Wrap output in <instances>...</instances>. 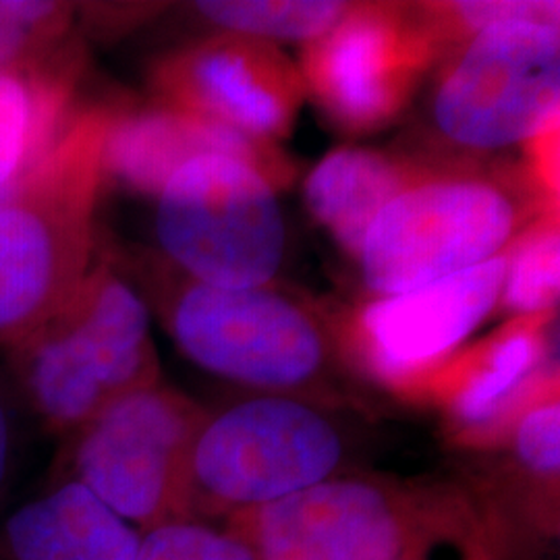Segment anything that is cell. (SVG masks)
<instances>
[{
	"label": "cell",
	"mask_w": 560,
	"mask_h": 560,
	"mask_svg": "<svg viewBox=\"0 0 560 560\" xmlns=\"http://www.w3.org/2000/svg\"><path fill=\"white\" fill-rule=\"evenodd\" d=\"M222 525L258 560H499L457 483L340 474Z\"/></svg>",
	"instance_id": "obj_1"
},
{
	"label": "cell",
	"mask_w": 560,
	"mask_h": 560,
	"mask_svg": "<svg viewBox=\"0 0 560 560\" xmlns=\"http://www.w3.org/2000/svg\"><path fill=\"white\" fill-rule=\"evenodd\" d=\"M115 110L73 113L57 141L0 198V347L52 318L92 268L104 143Z\"/></svg>",
	"instance_id": "obj_2"
},
{
	"label": "cell",
	"mask_w": 560,
	"mask_h": 560,
	"mask_svg": "<svg viewBox=\"0 0 560 560\" xmlns=\"http://www.w3.org/2000/svg\"><path fill=\"white\" fill-rule=\"evenodd\" d=\"M11 355L34 411L71 436L115 400L161 382L148 303L108 264H92L69 301Z\"/></svg>",
	"instance_id": "obj_3"
},
{
	"label": "cell",
	"mask_w": 560,
	"mask_h": 560,
	"mask_svg": "<svg viewBox=\"0 0 560 560\" xmlns=\"http://www.w3.org/2000/svg\"><path fill=\"white\" fill-rule=\"evenodd\" d=\"M540 200L509 177L425 171L372 222L361 277L376 298L400 295L504 254L540 221Z\"/></svg>",
	"instance_id": "obj_4"
},
{
	"label": "cell",
	"mask_w": 560,
	"mask_h": 560,
	"mask_svg": "<svg viewBox=\"0 0 560 560\" xmlns=\"http://www.w3.org/2000/svg\"><path fill=\"white\" fill-rule=\"evenodd\" d=\"M330 411L264 393L208 411L191 453L189 521L222 523L347 474V439Z\"/></svg>",
	"instance_id": "obj_5"
},
{
	"label": "cell",
	"mask_w": 560,
	"mask_h": 560,
	"mask_svg": "<svg viewBox=\"0 0 560 560\" xmlns=\"http://www.w3.org/2000/svg\"><path fill=\"white\" fill-rule=\"evenodd\" d=\"M162 314L180 353L208 374L254 393L337 407L326 328L312 310L270 284L221 289L179 272Z\"/></svg>",
	"instance_id": "obj_6"
},
{
	"label": "cell",
	"mask_w": 560,
	"mask_h": 560,
	"mask_svg": "<svg viewBox=\"0 0 560 560\" xmlns=\"http://www.w3.org/2000/svg\"><path fill=\"white\" fill-rule=\"evenodd\" d=\"M156 206L164 258L221 289L268 287L287 252L277 187L247 162L203 154L166 180Z\"/></svg>",
	"instance_id": "obj_7"
},
{
	"label": "cell",
	"mask_w": 560,
	"mask_h": 560,
	"mask_svg": "<svg viewBox=\"0 0 560 560\" xmlns=\"http://www.w3.org/2000/svg\"><path fill=\"white\" fill-rule=\"evenodd\" d=\"M559 104V23L504 21L460 46L439 80L430 115L442 140L494 152L548 136Z\"/></svg>",
	"instance_id": "obj_8"
},
{
	"label": "cell",
	"mask_w": 560,
	"mask_h": 560,
	"mask_svg": "<svg viewBox=\"0 0 560 560\" xmlns=\"http://www.w3.org/2000/svg\"><path fill=\"white\" fill-rule=\"evenodd\" d=\"M208 411L161 382L73 434V478L138 532L189 521L191 453Z\"/></svg>",
	"instance_id": "obj_9"
},
{
	"label": "cell",
	"mask_w": 560,
	"mask_h": 560,
	"mask_svg": "<svg viewBox=\"0 0 560 560\" xmlns=\"http://www.w3.org/2000/svg\"><path fill=\"white\" fill-rule=\"evenodd\" d=\"M506 254L420 289L370 301L351 326L355 363L386 390L423 400L436 374L499 307Z\"/></svg>",
	"instance_id": "obj_10"
},
{
	"label": "cell",
	"mask_w": 560,
	"mask_h": 560,
	"mask_svg": "<svg viewBox=\"0 0 560 560\" xmlns=\"http://www.w3.org/2000/svg\"><path fill=\"white\" fill-rule=\"evenodd\" d=\"M439 50L416 11L351 4L318 40L305 44L301 80L322 110L347 131L395 119Z\"/></svg>",
	"instance_id": "obj_11"
},
{
	"label": "cell",
	"mask_w": 560,
	"mask_h": 560,
	"mask_svg": "<svg viewBox=\"0 0 560 560\" xmlns=\"http://www.w3.org/2000/svg\"><path fill=\"white\" fill-rule=\"evenodd\" d=\"M159 98L254 140H282L298 117L300 69L270 42L221 34L168 55L154 67Z\"/></svg>",
	"instance_id": "obj_12"
},
{
	"label": "cell",
	"mask_w": 560,
	"mask_h": 560,
	"mask_svg": "<svg viewBox=\"0 0 560 560\" xmlns=\"http://www.w3.org/2000/svg\"><path fill=\"white\" fill-rule=\"evenodd\" d=\"M548 318H515L480 347L455 355L428 386L423 400L441 409L455 446L492 448L521 409L559 381L544 332Z\"/></svg>",
	"instance_id": "obj_13"
},
{
	"label": "cell",
	"mask_w": 560,
	"mask_h": 560,
	"mask_svg": "<svg viewBox=\"0 0 560 560\" xmlns=\"http://www.w3.org/2000/svg\"><path fill=\"white\" fill-rule=\"evenodd\" d=\"M203 154H224L256 166L275 187L291 179L289 162L275 143L254 140L217 120L173 104L115 110L104 143V175L127 189L159 198L183 164Z\"/></svg>",
	"instance_id": "obj_14"
},
{
	"label": "cell",
	"mask_w": 560,
	"mask_h": 560,
	"mask_svg": "<svg viewBox=\"0 0 560 560\" xmlns=\"http://www.w3.org/2000/svg\"><path fill=\"white\" fill-rule=\"evenodd\" d=\"M141 532L80 481L25 502L0 527V560H136Z\"/></svg>",
	"instance_id": "obj_15"
},
{
	"label": "cell",
	"mask_w": 560,
	"mask_h": 560,
	"mask_svg": "<svg viewBox=\"0 0 560 560\" xmlns=\"http://www.w3.org/2000/svg\"><path fill=\"white\" fill-rule=\"evenodd\" d=\"M420 162L390 156L381 150L345 145L326 154L303 183L310 214L340 249L360 260L365 235L382 210L420 179Z\"/></svg>",
	"instance_id": "obj_16"
},
{
	"label": "cell",
	"mask_w": 560,
	"mask_h": 560,
	"mask_svg": "<svg viewBox=\"0 0 560 560\" xmlns=\"http://www.w3.org/2000/svg\"><path fill=\"white\" fill-rule=\"evenodd\" d=\"M80 60L65 44L42 59L0 69V191L40 161L73 117Z\"/></svg>",
	"instance_id": "obj_17"
},
{
	"label": "cell",
	"mask_w": 560,
	"mask_h": 560,
	"mask_svg": "<svg viewBox=\"0 0 560 560\" xmlns=\"http://www.w3.org/2000/svg\"><path fill=\"white\" fill-rule=\"evenodd\" d=\"M351 2L339 0H203L196 11L222 30L261 42L318 40L332 30Z\"/></svg>",
	"instance_id": "obj_18"
},
{
	"label": "cell",
	"mask_w": 560,
	"mask_h": 560,
	"mask_svg": "<svg viewBox=\"0 0 560 560\" xmlns=\"http://www.w3.org/2000/svg\"><path fill=\"white\" fill-rule=\"evenodd\" d=\"M559 289V226L548 214L509 247L499 305L515 318L548 316L557 305Z\"/></svg>",
	"instance_id": "obj_19"
},
{
	"label": "cell",
	"mask_w": 560,
	"mask_h": 560,
	"mask_svg": "<svg viewBox=\"0 0 560 560\" xmlns=\"http://www.w3.org/2000/svg\"><path fill=\"white\" fill-rule=\"evenodd\" d=\"M73 9L65 2L0 0V69L42 59L65 46Z\"/></svg>",
	"instance_id": "obj_20"
},
{
	"label": "cell",
	"mask_w": 560,
	"mask_h": 560,
	"mask_svg": "<svg viewBox=\"0 0 560 560\" xmlns=\"http://www.w3.org/2000/svg\"><path fill=\"white\" fill-rule=\"evenodd\" d=\"M136 560H258L252 546L206 521H175L141 534Z\"/></svg>",
	"instance_id": "obj_21"
},
{
	"label": "cell",
	"mask_w": 560,
	"mask_h": 560,
	"mask_svg": "<svg viewBox=\"0 0 560 560\" xmlns=\"http://www.w3.org/2000/svg\"><path fill=\"white\" fill-rule=\"evenodd\" d=\"M11 420L4 402L0 399V492L4 488V481L9 476L11 465Z\"/></svg>",
	"instance_id": "obj_22"
},
{
	"label": "cell",
	"mask_w": 560,
	"mask_h": 560,
	"mask_svg": "<svg viewBox=\"0 0 560 560\" xmlns=\"http://www.w3.org/2000/svg\"><path fill=\"white\" fill-rule=\"evenodd\" d=\"M4 191H7V189H4ZM4 191H0V198H2V196H4Z\"/></svg>",
	"instance_id": "obj_23"
}]
</instances>
